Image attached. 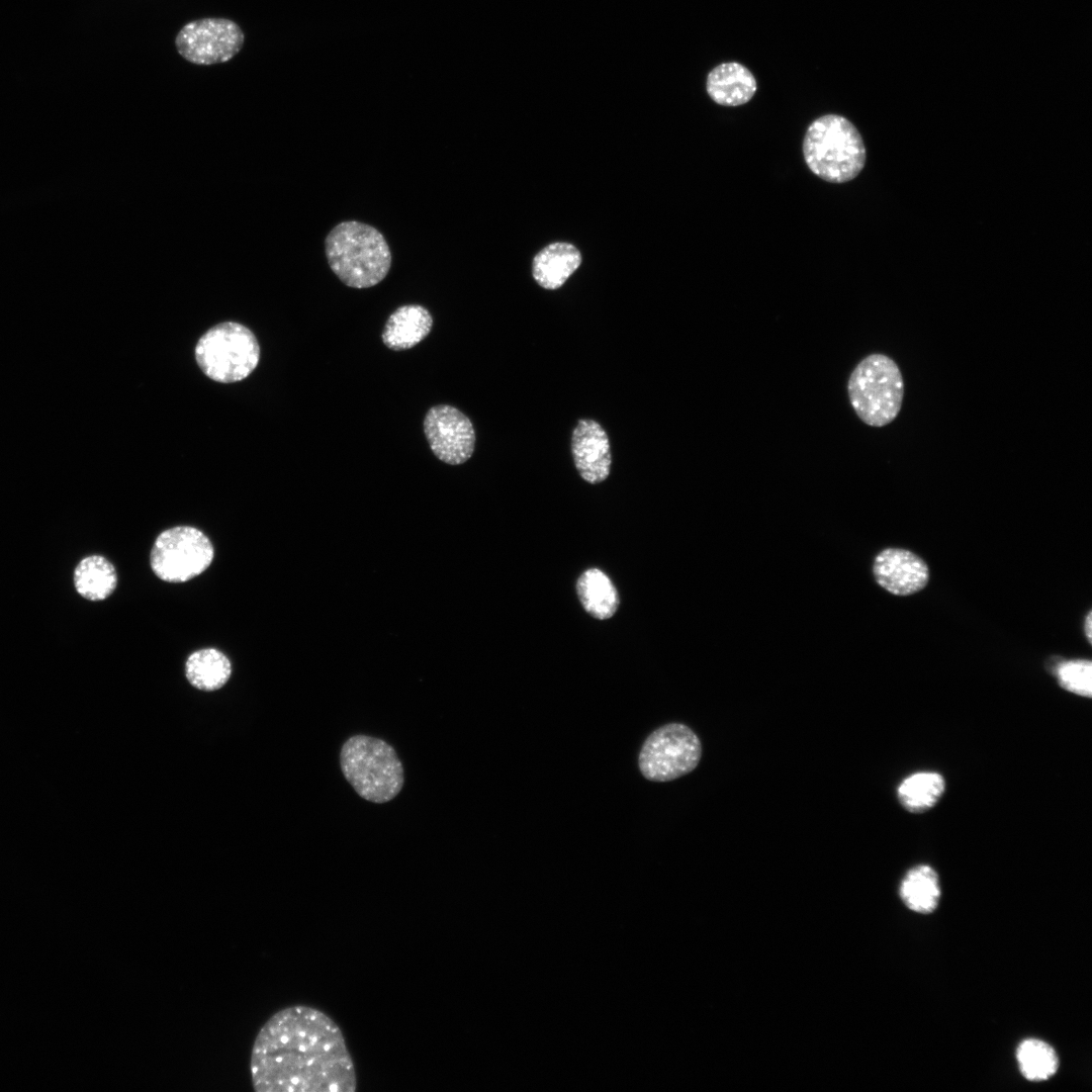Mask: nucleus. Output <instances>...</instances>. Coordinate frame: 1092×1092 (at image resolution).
Masks as SVG:
<instances>
[{"instance_id": "obj_1", "label": "nucleus", "mask_w": 1092, "mask_h": 1092, "mask_svg": "<svg viewBox=\"0 0 1092 1092\" xmlns=\"http://www.w3.org/2000/svg\"><path fill=\"white\" fill-rule=\"evenodd\" d=\"M250 1070L258 1092H354L357 1087L341 1029L309 1006L284 1008L265 1022Z\"/></svg>"}, {"instance_id": "obj_2", "label": "nucleus", "mask_w": 1092, "mask_h": 1092, "mask_svg": "<svg viewBox=\"0 0 1092 1092\" xmlns=\"http://www.w3.org/2000/svg\"><path fill=\"white\" fill-rule=\"evenodd\" d=\"M331 270L348 287L363 289L380 283L391 266V252L384 236L374 226L346 220L336 224L325 239Z\"/></svg>"}, {"instance_id": "obj_3", "label": "nucleus", "mask_w": 1092, "mask_h": 1092, "mask_svg": "<svg viewBox=\"0 0 1092 1092\" xmlns=\"http://www.w3.org/2000/svg\"><path fill=\"white\" fill-rule=\"evenodd\" d=\"M802 151L809 170L829 183L849 182L866 165L861 134L851 121L838 114L813 120L806 129Z\"/></svg>"}, {"instance_id": "obj_4", "label": "nucleus", "mask_w": 1092, "mask_h": 1092, "mask_svg": "<svg viewBox=\"0 0 1092 1092\" xmlns=\"http://www.w3.org/2000/svg\"><path fill=\"white\" fill-rule=\"evenodd\" d=\"M340 764L347 782L363 799L377 804L395 798L402 789L403 767L386 741L354 735L342 745Z\"/></svg>"}, {"instance_id": "obj_5", "label": "nucleus", "mask_w": 1092, "mask_h": 1092, "mask_svg": "<svg viewBox=\"0 0 1092 1092\" xmlns=\"http://www.w3.org/2000/svg\"><path fill=\"white\" fill-rule=\"evenodd\" d=\"M847 393L856 416L866 425L881 428L899 415L904 381L897 363L884 354H871L853 368Z\"/></svg>"}, {"instance_id": "obj_6", "label": "nucleus", "mask_w": 1092, "mask_h": 1092, "mask_svg": "<svg viewBox=\"0 0 1092 1092\" xmlns=\"http://www.w3.org/2000/svg\"><path fill=\"white\" fill-rule=\"evenodd\" d=\"M195 358L209 378L231 383L253 372L259 362L260 348L249 329L237 323H222L199 339Z\"/></svg>"}, {"instance_id": "obj_7", "label": "nucleus", "mask_w": 1092, "mask_h": 1092, "mask_svg": "<svg viewBox=\"0 0 1092 1092\" xmlns=\"http://www.w3.org/2000/svg\"><path fill=\"white\" fill-rule=\"evenodd\" d=\"M702 752L701 740L689 726L667 723L653 730L643 741L638 767L647 781L670 782L693 771Z\"/></svg>"}, {"instance_id": "obj_8", "label": "nucleus", "mask_w": 1092, "mask_h": 1092, "mask_svg": "<svg viewBox=\"0 0 1092 1092\" xmlns=\"http://www.w3.org/2000/svg\"><path fill=\"white\" fill-rule=\"evenodd\" d=\"M213 557V545L203 532L192 526H175L156 538L150 565L164 581L185 582L205 571Z\"/></svg>"}, {"instance_id": "obj_9", "label": "nucleus", "mask_w": 1092, "mask_h": 1092, "mask_svg": "<svg viewBox=\"0 0 1092 1092\" xmlns=\"http://www.w3.org/2000/svg\"><path fill=\"white\" fill-rule=\"evenodd\" d=\"M241 27L226 18H201L186 23L176 35L179 55L195 65H214L233 59L243 48Z\"/></svg>"}, {"instance_id": "obj_10", "label": "nucleus", "mask_w": 1092, "mask_h": 1092, "mask_svg": "<svg viewBox=\"0 0 1092 1092\" xmlns=\"http://www.w3.org/2000/svg\"><path fill=\"white\" fill-rule=\"evenodd\" d=\"M424 434L434 455L450 465L465 463L475 448V431L469 418L450 404L432 406L426 414Z\"/></svg>"}, {"instance_id": "obj_11", "label": "nucleus", "mask_w": 1092, "mask_h": 1092, "mask_svg": "<svg viewBox=\"0 0 1092 1092\" xmlns=\"http://www.w3.org/2000/svg\"><path fill=\"white\" fill-rule=\"evenodd\" d=\"M877 583L895 596H910L923 589L929 580L926 562L912 551L886 548L873 564Z\"/></svg>"}, {"instance_id": "obj_12", "label": "nucleus", "mask_w": 1092, "mask_h": 1092, "mask_svg": "<svg viewBox=\"0 0 1092 1092\" xmlns=\"http://www.w3.org/2000/svg\"><path fill=\"white\" fill-rule=\"evenodd\" d=\"M571 451L575 467L586 482H603L611 470L608 435L594 420H579L572 432Z\"/></svg>"}, {"instance_id": "obj_13", "label": "nucleus", "mask_w": 1092, "mask_h": 1092, "mask_svg": "<svg viewBox=\"0 0 1092 1092\" xmlns=\"http://www.w3.org/2000/svg\"><path fill=\"white\" fill-rule=\"evenodd\" d=\"M433 316L420 304L397 307L387 318L381 339L390 350L403 351L421 343L431 332Z\"/></svg>"}, {"instance_id": "obj_14", "label": "nucleus", "mask_w": 1092, "mask_h": 1092, "mask_svg": "<svg viewBox=\"0 0 1092 1092\" xmlns=\"http://www.w3.org/2000/svg\"><path fill=\"white\" fill-rule=\"evenodd\" d=\"M756 89L753 74L735 62L718 65L707 77L708 95L715 103L723 106H739L749 102Z\"/></svg>"}, {"instance_id": "obj_15", "label": "nucleus", "mask_w": 1092, "mask_h": 1092, "mask_svg": "<svg viewBox=\"0 0 1092 1092\" xmlns=\"http://www.w3.org/2000/svg\"><path fill=\"white\" fill-rule=\"evenodd\" d=\"M581 255L568 243H553L542 249L533 260V277L545 289H557L579 267Z\"/></svg>"}, {"instance_id": "obj_16", "label": "nucleus", "mask_w": 1092, "mask_h": 1092, "mask_svg": "<svg viewBox=\"0 0 1092 1092\" xmlns=\"http://www.w3.org/2000/svg\"><path fill=\"white\" fill-rule=\"evenodd\" d=\"M899 895L904 905L919 914L934 912L939 904V877L928 864L911 868L901 881Z\"/></svg>"}, {"instance_id": "obj_17", "label": "nucleus", "mask_w": 1092, "mask_h": 1092, "mask_svg": "<svg viewBox=\"0 0 1092 1092\" xmlns=\"http://www.w3.org/2000/svg\"><path fill=\"white\" fill-rule=\"evenodd\" d=\"M576 593L583 609L596 619L607 620L617 612V589L609 576L598 568L582 572L576 581Z\"/></svg>"}, {"instance_id": "obj_18", "label": "nucleus", "mask_w": 1092, "mask_h": 1092, "mask_svg": "<svg viewBox=\"0 0 1092 1092\" xmlns=\"http://www.w3.org/2000/svg\"><path fill=\"white\" fill-rule=\"evenodd\" d=\"M232 674L228 656L216 648H202L191 653L185 662V675L196 689L211 692L220 689Z\"/></svg>"}, {"instance_id": "obj_19", "label": "nucleus", "mask_w": 1092, "mask_h": 1092, "mask_svg": "<svg viewBox=\"0 0 1092 1092\" xmlns=\"http://www.w3.org/2000/svg\"><path fill=\"white\" fill-rule=\"evenodd\" d=\"M74 585L83 598L89 601H103L116 588L115 567L103 556H87L75 568Z\"/></svg>"}, {"instance_id": "obj_20", "label": "nucleus", "mask_w": 1092, "mask_h": 1092, "mask_svg": "<svg viewBox=\"0 0 1092 1092\" xmlns=\"http://www.w3.org/2000/svg\"><path fill=\"white\" fill-rule=\"evenodd\" d=\"M945 790L943 777L936 771H918L906 777L899 785L897 796L903 808L921 813L932 808Z\"/></svg>"}, {"instance_id": "obj_21", "label": "nucleus", "mask_w": 1092, "mask_h": 1092, "mask_svg": "<svg viewBox=\"0 0 1092 1092\" xmlns=\"http://www.w3.org/2000/svg\"><path fill=\"white\" fill-rule=\"evenodd\" d=\"M1016 1061L1021 1075L1031 1082L1046 1081L1059 1070L1056 1050L1039 1038H1025L1016 1049Z\"/></svg>"}, {"instance_id": "obj_22", "label": "nucleus", "mask_w": 1092, "mask_h": 1092, "mask_svg": "<svg viewBox=\"0 0 1092 1092\" xmlns=\"http://www.w3.org/2000/svg\"><path fill=\"white\" fill-rule=\"evenodd\" d=\"M1059 685L1075 695L1090 698L1092 695V662L1089 659H1072L1061 662L1056 668Z\"/></svg>"}, {"instance_id": "obj_23", "label": "nucleus", "mask_w": 1092, "mask_h": 1092, "mask_svg": "<svg viewBox=\"0 0 1092 1092\" xmlns=\"http://www.w3.org/2000/svg\"><path fill=\"white\" fill-rule=\"evenodd\" d=\"M1084 631L1088 642L1091 644L1092 639V612L1089 611L1084 621Z\"/></svg>"}]
</instances>
